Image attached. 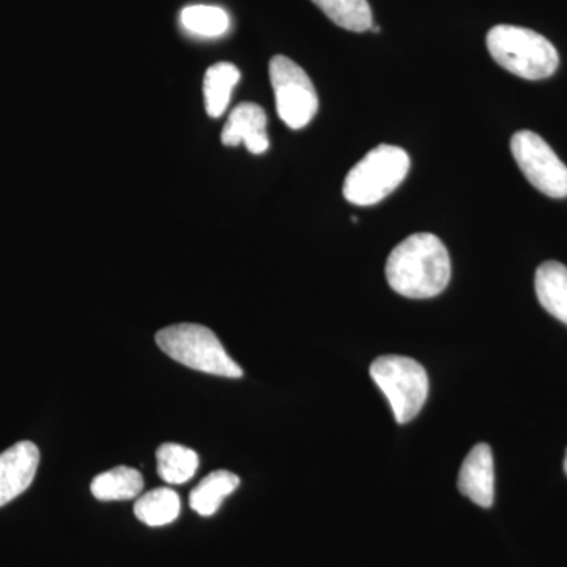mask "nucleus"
Wrapping results in <instances>:
<instances>
[{"instance_id":"obj_8","label":"nucleus","mask_w":567,"mask_h":567,"mask_svg":"<svg viewBox=\"0 0 567 567\" xmlns=\"http://www.w3.org/2000/svg\"><path fill=\"white\" fill-rule=\"evenodd\" d=\"M40 465V450L32 442H18L0 454V507L24 494Z\"/></svg>"},{"instance_id":"obj_9","label":"nucleus","mask_w":567,"mask_h":567,"mask_svg":"<svg viewBox=\"0 0 567 567\" xmlns=\"http://www.w3.org/2000/svg\"><path fill=\"white\" fill-rule=\"evenodd\" d=\"M461 494L481 507H492L495 499L494 454L491 446L480 443L470 451L458 472Z\"/></svg>"},{"instance_id":"obj_16","label":"nucleus","mask_w":567,"mask_h":567,"mask_svg":"<svg viewBox=\"0 0 567 567\" xmlns=\"http://www.w3.org/2000/svg\"><path fill=\"white\" fill-rule=\"evenodd\" d=\"M158 475L167 484H185L199 468V456L189 447L164 443L156 451Z\"/></svg>"},{"instance_id":"obj_14","label":"nucleus","mask_w":567,"mask_h":567,"mask_svg":"<svg viewBox=\"0 0 567 567\" xmlns=\"http://www.w3.org/2000/svg\"><path fill=\"white\" fill-rule=\"evenodd\" d=\"M144 488V477L130 466H115L92 481V495L100 502H123L137 498Z\"/></svg>"},{"instance_id":"obj_5","label":"nucleus","mask_w":567,"mask_h":567,"mask_svg":"<svg viewBox=\"0 0 567 567\" xmlns=\"http://www.w3.org/2000/svg\"><path fill=\"white\" fill-rule=\"evenodd\" d=\"M369 372L386 395L399 424L420 415L429 395V377L423 365L413 358L385 354L377 358Z\"/></svg>"},{"instance_id":"obj_3","label":"nucleus","mask_w":567,"mask_h":567,"mask_svg":"<svg viewBox=\"0 0 567 567\" xmlns=\"http://www.w3.org/2000/svg\"><path fill=\"white\" fill-rule=\"evenodd\" d=\"M156 344L167 357L205 374L240 379V365L224 349L210 328L197 323H178L163 328L155 336Z\"/></svg>"},{"instance_id":"obj_2","label":"nucleus","mask_w":567,"mask_h":567,"mask_svg":"<svg viewBox=\"0 0 567 567\" xmlns=\"http://www.w3.org/2000/svg\"><path fill=\"white\" fill-rule=\"evenodd\" d=\"M487 50L502 69L528 81L546 80L559 65L558 51L546 37L518 25L492 28Z\"/></svg>"},{"instance_id":"obj_15","label":"nucleus","mask_w":567,"mask_h":567,"mask_svg":"<svg viewBox=\"0 0 567 567\" xmlns=\"http://www.w3.org/2000/svg\"><path fill=\"white\" fill-rule=\"evenodd\" d=\"M181 514V496L173 488H155L137 498L134 516L148 527L173 524Z\"/></svg>"},{"instance_id":"obj_18","label":"nucleus","mask_w":567,"mask_h":567,"mask_svg":"<svg viewBox=\"0 0 567 567\" xmlns=\"http://www.w3.org/2000/svg\"><path fill=\"white\" fill-rule=\"evenodd\" d=\"M183 29L192 35L216 39L229 31L230 18L226 10L213 6H192L182 10Z\"/></svg>"},{"instance_id":"obj_13","label":"nucleus","mask_w":567,"mask_h":567,"mask_svg":"<svg viewBox=\"0 0 567 567\" xmlns=\"http://www.w3.org/2000/svg\"><path fill=\"white\" fill-rule=\"evenodd\" d=\"M240 78V70L230 62L215 63L207 70L204 78V99L205 110L210 117H221L226 112Z\"/></svg>"},{"instance_id":"obj_11","label":"nucleus","mask_w":567,"mask_h":567,"mask_svg":"<svg viewBox=\"0 0 567 567\" xmlns=\"http://www.w3.org/2000/svg\"><path fill=\"white\" fill-rule=\"evenodd\" d=\"M535 287L540 306L567 324V267L548 260L539 265L536 271Z\"/></svg>"},{"instance_id":"obj_1","label":"nucleus","mask_w":567,"mask_h":567,"mask_svg":"<svg viewBox=\"0 0 567 567\" xmlns=\"http://www.w3.org/2000/svg\"><path fill=\"white\" fill-rule=\"evenodd\" d=\"M386 279L391 289L402 297L434 298L450 284V252L435 235H410L388 257Z\"/></svg>"},{"instance_id":"obj_12","label":"nucleus","mask_w":567,"mask_h":567,"mask_svg":"<svg viewBox=\"0 0 567 567\" xmlns=\"http://www.w3.org/2000/svg\"><path fill=\"white\" fill-rule=\"evenodd\" d=\"M240 486V477L226 470H218L200 481L199 486L193 488L189 495V506L194 513L203 517H210L218 513L226 496L233 495L235 488Z\"/></svg>"},{"instance_id":"obj_17","label":"nucleus","mask_w":567,"mask_h":567,"mask_svg":"<svg viewBox=\"0 0 567 567\" xmlns=\"http://www.w3.org/2000/svg\"><path fill=\"white\" fill-rule=\"evenodd\" d=\"M339 28L365 32L372 28V10L368 0H312Z\"/></svg>"},{"instance_id":"obj_4","label":"nucleus","mask_w":567,"mask_h":567,"mask_svg":"<svg viewBox=\"0 0 567 567\" xmlns=\"http://www.w3.org/2000/svg\"><path fill=\"white\" fill-rule=\"evenodd\" d=\"M409 153L395 145L382 144L352 167L344 181V197L358 207L382 203L405 181Z\"/></svg>"},{"instance_id":"obj_7","label":"nucleus","mask_w":567,"mask_h":567,"mask_svg":"<svg viewBox=\"0 0 567 567\" xmlns=\"http://www.w3.org/2000/svg\"><path fill=\"white\" fill-rule=\"evenodd\" d=\"M518 169L537 192L554 199L567 197V166L539 134L518 132L511 140Z\"/></svg>"},{"instance_id":"obj_10","label":"nucleus","mask_w":567,"mask_h":567,"mask_svg":"<svg viewBox=\"0 0 567 567\" xmlns=\"http://www.w3.org/2000/svg\"><path fill=\"white\" fill-rule=\"evenodd\" d=\"M221 141L227 147L245 144L252 155H262L270 147L267 134V114L259 104L241 103L227 118Z\"/></svg>"},{"instance_id":"obj_19","label":"nucleus","mask_w":567,"mask_h":567,"mask_svg":"<svg viewBox=\"0 0 567 567\" xmlns=\"http://www.w3.org/2000/svg\"><path fill=\"white\" fill-rule=\"evenodd\" d=\"M565 472H566V475H567V451H566V458H565Z\"/></svg>"},{"instance_id":"obj_6","label":"nucleus","mask_w":567,"mask_h":567,"mask_svg":"<svg viewBox=\"0 0 567 567\" xmlns=\"http://www.w3.org/2000/svg\"><path fill=\"white\" fill-rule=\"evenodd\" d=\"M270 81L279 118L289 128H305L319 110V96L306 71L292 59L275 55L270 61Z\"/></svg>"}]
</instances>
